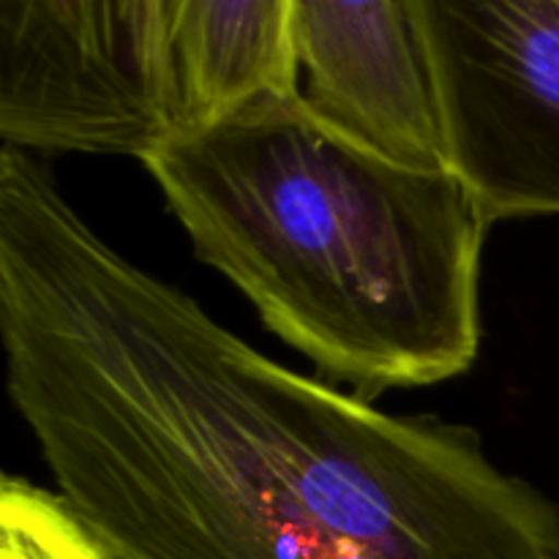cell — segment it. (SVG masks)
<instances>
[{
    "label": "cell",
    "mask_w": 559,
    "mask_h": 559,
    "mask_svg": "<svg viewBox=\"0 0 559 559\" xmlns=\"http://www.w3.org/2000/svg\"><path fill=\"white\" fill-rule=\"evenodd\" d=\"M5 388L118 559H559V508L473 429L298 374L0 153Z\"/></svg>",
    "instance_id": "1"
},
{
    "label": "cell",
    "mask_w": 559,
    "mask_h": 559,
    "mask_svg": "<svg viewBox=\"0 0 559 559\" xmlns=\"http://www.w3.org/2000/svg\"><path fill=\"white\" fill-rule=\"evenodd\" d=\"M142 164L197 257L325 374L420 388L478 358L495 222L451 167L360 145L300 87L178 131Z\"/></svg>",
    "instance_id": "2"
},
{
    "label": "cell",
    "mask_w": 559,
    "mask_h": 559,
    "mask_svg": "<svg viewBox=\"0 0 559 559\" xmlns=\"http://www.w3.org/2000/svg\"><path fill=\"white\" fill-rule=\"evenodd\" d=\"M445 162L491 222L559 216V0H402Z\"/></svg>",
    "instance_id": "3"
},
{
    "label": "cell",
    "mask_w": 559,
    "mask_h": 559,
    "mask_svg": "<svg viewBox=\"0 0 559 559\" xmlns=\"http://www.w3.org/2000/svg\"><path fill=\"white\" fill-rule=\"evenodd\" d=\"M180 131L158 0H0V136L145 162Z\"/></svg>",
    "instance_id": "4"
},
{
    "label": "cell",
    "mask_w": 559,
    "mask_h": 559,
    "mask_svg": "<svg viewBox=\"0 0 559 559\" xmlns=\"http://www.w3.org/2000/svg\"><path fill=\"white\" fill-rule=\"evenodd\" d=\"M289 33L300 93L328 123L393 162L448 167L402 0H289Z\"/></svg>",
    "instance_id": "5"
},
{
    "label": "cell",
    "mask_w": 559,
    "mask_h": 559,
    "mask_svg": "<svg viewBox=\"0 0 559 559\" xmlns=\"http://www.w3.org/2000/svg\"><path fill=\"white\" fill-rule=\"evenodd\" d=\"M180 131L265 93L298 91L289 0H158Z\"/></svg>",
    "instance_id": "6"
},
{
    "label": "cell",
    "mask_w": 559,
    "mask_h": 559,
    "mask_svg": "<svg viewBox=\"0 0 559 559\" xmlns=\"http://www.w3.org/2000/svg\"><path fill=\"white\" fill-rule=\"evenodd\" d=\"M0 559H118L58 491L16 475L0 486Z\"/></svg>",
    "instance_id": "7"
}]
</instances>
